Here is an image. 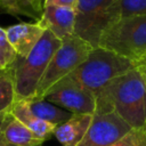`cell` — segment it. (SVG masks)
<instances>
[{
    "label": "cell",
    "mask_w": 146,
    "mask_h": 146,
    "mask_svg": "<svg viewBox=\"0 0 146 146\" xmlns=\"http://www.w3.org/2000/svg\"><path fill=\"white\" fill-rule=\"evenodd\" d=\"M95 96V114L114 112L131 129L145 127L146 89L137 66L114 78Z\"/></svg>",
    "instance_id": "cell-1"
},
{
    "label": "cell",
    "mask_w": 146,
    "mask_h": 146,
    "mask_svg": "<svg viewBox=\"0 0 146 146\" xmlns=\"http://www.w3.org/2000/svg\"><path fill=\"white\" fill-rule=\"evenodd\" d=\"M62 44L50 31L46 30L36 46L25 58L17 57L14 63L15 102L30 100L34 97L39 82L55 51Z\"/></svg>",
    "instance_id": "cell-2"
},
{
    "label": "cell",
    "mask_w": 146,
    "mask_h": 146,
    "mask_svg": "<svg viewBox=\"0 0 146 146\" xmlns=\"http://www.w3.org/2000/svg\"><path fill=\"white\" fill-rule=\"evenodd\" d=\"M136 62L100 47L94 48L88 57L66 78L95 95L114 78L135 68Z\"/></svg>",
    "instance_id": "cell-3"
},
{
    "label": "cell",
    "mask_w": 146,
    "mask_h": 146,
    "mask_svg": "<svg viewBox=\"0 0 146 146\" xmlns=\"http://www.w3.org/2000/svg\"><path fill=\"white\" fill-rule=\"evenodd\" d=\"M98 47L138 63L146 56V15L121 17L102 34Z\"/></svg>",
    "instance_id": "cell-4"
},
{
    "label": "cell",
    "mask_w": 146,
    "mask_h": 146,
    "mask_svg": "<svg viewBox=\"0 0 146 146\" xmlns=\"http://www.w3.org/2000/svg\"><path fill=\"white\" fill-rule=\"evenodd\" d=\"M120 18L119 0H79L75 9L74 35L96 48L102 34Z\"/></svg>",
    "instance_id": "cell-5"
},
{
    "label": "cell",
    "mask_w": 146,
    "mask_h": 146,
    "mask_svg": "<svg viewBox=\"0 0 146 146\" xmlns=\"http://www.w3.org/2000/svg\"><path fill=\"white\" fill-rule=\"evenodd\" d=\"M94 48L76 35L62 40V44L52 55L40 82L35 95L30 100L43 99L48 90L57 82L72 73L88 57Z\"/></svg>",
    "instance_id": "cell-6"
},
{
    "label": "cell",
    "mask_w": 146,
    "mask_h": 146,
    "mask_svg": "<svg viewBox=\"0 0 146 146\" xmlns=\"http://www.w3.org/2000/svg\"><path fill=\"white\" fill-rule=\"evenodd\" d=\"M46 100L63 107L71 114H90L96 111V96L78 83L64 78L44 95Z\"/></svg>",
    "instance_id": "cell-7"
},
{
    "label": "cell",
    "mask_w": 146,
    "mask_h": 146,
    "mask_svg": "<svg viewBox=\"0 0 146 146\" xmlns=\"http://www.w3.org/2000/svg\"><path fill=\"white\" fill-rule=\"evenodd\" d=\"M130 130L131 128L114 112L94 114L90 127L76 146H108Z\"/></svg>",
    "instance_id": "cell-8"
},
{
    "label": "cell",
    "mask_w": 146,
    "mask_h": 146,
    "mask_svg": "<svg viewBox=\"0 0 146 146\" xmlns=\"http://www.w3.org/2000/svg\"><path fill=\"white\" fill-rule=\"evenodd\" d=\"M38 23L44 30L50 31L57 39L64 40L74 35L75 10L65 7L44 6L42 17Z\"/></svg>",
    "instance_id": "cell-9"
},
{
    "label": "cell",
    "mask_w": 146,
    "mask_h": 146,
    "mask_svg": "<svg viewBox=\"0 0 146 146\" xmlns=\"http://www.w3.org/2000/svg\"><path fill=\"white\" fill-rule=\"evenodd\" d=\"M5 30L11 47L19 58H25L31 52L46 31L38 22L19 23Z\"/></svg>",
    "instance_id": "cell-10"
},
{
    "label": "cell",
    "mask_w": 146,
    "mask_h": 146,
    "mask_svg": "<svg viewBox=\"0 0 146 146\" xmlns=\"http://www.w3.org/2000/svg\"><path fill=\"white\" fill-rule=\"evenodd\" d=\"M90 114H72V116L55 128L54 135L60 146H76L84 137L92 121Z\"/></svg>",
    "instance_id": "cell-11"
},
{
    "label": "cell",
    "mask_w": 146,
    "mask_h": 146,
    "mask_svg": "<svg viewBox=\"0 0 146 146\" xmlns=\"http://www.w3.org/2000/svg\"><path fill=\"white\" fill-rule=\"evenodd\" d=\"M10 114L13 117H15L21 123H23L35 136H38L43 140H47L51 135H54L56 125L44 122L38 116H35L27 107V104L25 100L14 102L10 110Z\"/></svg>",
    "instance_id": "cell-12"
},
{
    "label": "cell",
    "mask_w": 146,
    "mask_h": 146,
    "mask_svg": "<svg viewBox=\"0 0 146 146\" xmlns=\"http://www.w3.org/2000/svg\"><path fill=\"white\" fill-rule=\"evenodd\" d=\"M1 135L10 146H42L46 141L13 117L11 114L5 123Z\"/></svg>",
    "instance_id": "cell-13"
},
{
    "label": "cell",
    "mask_w": 146,
    "mask_h": 146,
    "mask_svg": "<svg viewBox=\"0 0 146 146\" xmlns=\"http://www.w3.org/2000/svg\"><path fill=\"white\" fill-rule=\"evenodd\" d=\"M25 102L30 111L35 116L56 127L67 121L72 116V114L68 111L63 110L62 107H58L46 99H36V100L33 99V100H25Z\"/></svg>",
    "instance_id": "cell-14"
},
{
    "label": "cell",
    "mask_w": 146,
    "mask_h": 146,
    "mask_svg": "<svg viewBox=\"0 0 146 146\" xmlns=\"http://www.w3.org/2000/svg\"><path fill=\"white\" fill-rule=\"evenodd\" d=\"M44 0H0V9L9 15L25 16L39 22L42 17Z\"/></svg>",
    "instance_id": "cell-15"
},
{
    "label": "cell",
    "mask_w": 146,
    "mask_h": 146,
    "mask_svg": "<svg viewBox=\"0 0 146 146\" xmlns=\"http://www.w3.org/2000/svg\"><path fill=\"white\" fill-rule=\"evenodd\" d=\"M15 102L14 67L3 70L0 74V114L10 113Z\"/></svg>",
    "instance_id": "cell-16"
},
{
    "label": "cell",
    "mask_w": 146,
    "mask_h": 146,
    "mask_svg": "<svg viewBox=\"0 0 146 146\" xmlns=\"http://www.w3.org/2000/svg\"><path fill=\"white\" fill-rule=\"evenodd\" d=\"M17 54L7 38L6 30L0 26V70L3 71L11 67L17 60Z\"/></svg>",
    "instance_id": "cell-17"
},
{
    "label": "cell",
    "mask_w": 146,
    "mask_h": 146,
    "mask_svg": "<svg viewBox=\"0 0 146 146\" xmlns=\"http://www.w3.org/2000/svg\"><path fill=\"white\" fill-rule=\"evenodd\" d=\"M108 146H146L145 129H131L124 136Z\"/></svg>",
    "instance_id": "cell-18"
},
{
    "label": "cell",
    "mask_w": 146,
    "mask_h": 146,
    "mask_svg": "<svg viewBox=\"0 0 146 146\" xmlns=\"http://www.w3.org/2000/svg\"><path fill=\"white\" fill-rule=\"evenodd\" d=\"M121 17L146 15V0H119Z\"/></svg>",
    "instance_id": "cell-19"
},
{
    "label": "cell",
    "mask_w": 146,
    "mask_h": 146,
    "mask_svg": "<svg viewBox=\"0 0 146 146\" xmlns=\"http://www.w3.org/2000/svg\"><path fill=\"white\" fill-rule=\"evenodd\" d=\"M79 0H44V6H57V7H65L75 10Z\"/></svg>",
    "instance_id": "cell-20"
},
{
    "label": "cell",
    "mask_w": 146,
    "mask_h": 146,
    "mask_svg": "<svg viewBox=\"0 0 146 146\" xmlns=\"http://www.w3.org/2000/svg\"><path fill=\"white\" fill-rule=\"evenodd\" d=\"M137 67L139 70V72L141 73V76L144 79V83H145V89H146V56L144 58H141L138 63H137Z\"/></svg>",
    "instance_id": "cell-21"
},
{
    "label": "cell",
    "mask_w": 146,
    "mask_h": 146,
    "mask_svg": "<svg viewBox=\"0 0 146 146\" xmlns=\"http://www.w3.org/2000/svg\"><path fill=\"white\" fill-rule=\"evenodd\" d=\"M10 116V113H5V114H0V133L2 131V128L7 121V119Z\"/></svg>",
    "instance_id": "cell-22"
},
{
    "label": "cell",
    "mask_w": 146,
    "mask_h": 146,
    "mask_svg": "<svg viewBox=\"0 0 146 146\" xmlns=\"http://www.w3.org/2000/svg\"><path fill=\"white\" fill-rule=\"evenodd\" d=\"M0 146H10L6 140H5V138L2 137V135L0 133Z\"/></svg>",
    "instance_id": "cell-23"
},
{
    "label": "cell",
    "mask_w": 146,
    "mask_h": 146,
    "mask_svg": "<svg viewBox=\"0 0 146 146\" xmlns=\"http://www.w3.org/2000/svg\"><path fill=\"white\" fill-rule=\"evenodd\" d=\"M144 129H145V132H146V124H145V127H144Z\"/></svg>",
    "instance_id": "cell-24"
},
{
    "label": "cell",
    "mask_w": 146,
    "mask_h": 146,
    "mask_svg": "<svg viewBox=\"0 0 146 146\" xmlns=\"http://www.w3.org/2000/svg\"><path fill=\"white\" fill-rule=\"evenodd\" d=\"M1 72H2V70H0V74H1Z\"/></svg>",
    "instance_id": "cell-25"
}]
</instances>
